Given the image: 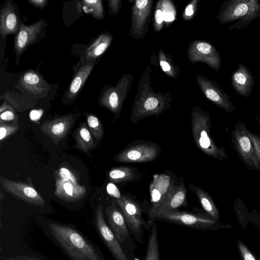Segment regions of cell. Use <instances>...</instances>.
<instances>
[{
	"mask_svg": "<svg viewBox=\"0 0 260 260\" xmlns=\"http://www.w3.org/2000/svg\"><path fill=\"white\" fill-rule=\"evenodd\" d=\"M160 65L164 71H168L171 69L170 64L166 61H161L160 62Z\"/></svg>",
	"mask_w": 260,
	"mask_h": 260,
	"instance_id": "ab89813d",
	"label": "cell"
},
{
	"mask_svg": "<svg viewBox=\"0 0 260 260\" xmlns=\"http://www.w3.org/2000/svg\"><path fill=\"white\" fill-rule=\"evenodd\" d=\"M21 24L18 16L10 2L2 9L0 14V35L6 38L9 35H16Z\"/></svg>",
	"mask_w": 260,
	"mask_h": 260,
	"instance_id": "ac0fdd59",
	"label": "cell"
},
{
	"mask_svg": "<svg viewBox=\"0 0 260 260\" xmlns=\"http://www.w3.org/2000/svg\"><path fill=\"white\" fill-rule=\"evenodd\" d=\"M186 193L184 178L181 177L179 185H175L157 209L153 212H149V217L158 212L176 211L184 206L186 202Z\"/></svg>",
	"mask_w": 260,
	"mask_h": 260,
	"instance_id": "5bb4252c",
	"label": "cell"
},
{
	"mask_svg": "<svg viewBox=\"0 0 260 260\" xmlns=\"http://www.w3.org/2000/svg\"><path fill=\"white\" fill-rule=\"evenodd\" d=\"M94 223L100 237L115 259L128 260L120 243L105 220L101 204L95 210Z\"/></svg>",
	"mask_w": 260,
	"mask_h": 260,
	"instance_id": "ba28073f",
	"label": "cell"
},
{
	"mask_svg": "<svg viewBox=\"0 0 260 260\" xmlns=\"http://www.w3.org/2000/svg\"><path fill=\"white\" fill-rule=\"evenodd\" d=\"M86 192V188L79 184L64 181L59 177L56 179L54 193L64 201H79L83 198Z\"/></svg>",
	"mask_w": 260,
	"mask_h": 260,
	"instance_id": "e0dca14e",
	"label": "cell"
},
{
	"mask_svg": "<svg viewBox=\"0 0 260 260\" xmlns=\"http://www.w3.org/2000/svg\"><path fill=\"white\" fill-rule=\"evenodd\" d=\"M75 115L68 114L51 120L45 121L40 126V130L54 144H58L65 138L71 129L76 119Z\"/></svg>",
	"mask_w": 260,
	"mask_h": 260,
	"instance_id": "30bf717a",
	"label": "cell"
},
{
	"mask_svg": "<svg viewBox=\"0 0 260 260\" xmlns=\"http://www.w3.org/2000/svg\"><path fill=\"white\" fill-rule=\"evenodd\" d=\"M42 111L40 110H34L30 113V118L31 120H38L42 115Z\"/></svg>",
	"mask_w": 260,
	"mask_h": 260,
	"instance_id": "d590c367",
	"label": "cell"
},
{
	"mask_svg": "<svg viewBox=\"0 0 260 260\" xmlns=\"http://www.w3.org/2000/svg\"><path fill=\"white\" fill-rule=\"evenodd\" d=\"M189 186L190 189L197 196L202 206L208 215L215 220L218 219L219 211L209 193L201 188L192 184H190Z\"/></svg>",
	"mask_w": 260,
	"mask_h": 260,
	"instance_id": "7402d4cb",
	"label": "cell"
},
{
	"mask_svg": "<svg viewBox=\"0 0 260 260\" xmlns=\"http://www.w3.org/2000/svg\"><path fill=\"white\" fill-rule=\"evenodd\" d=\"M1 120L5 121H15L18 120V116L14 109L6 103H3L0 108Z\"/></svg>",
	"mask_w": 260,
	"mask_h": 260,
	"instance_id": "f1b7e54d",
	"label": "cell"
},
{
	"mask_svg": "<svg viewBox=\"0 0 260 260\" xmlns=\"http://www.w3.org/2000/svg\"><path fill=\"white\" fill-rule=\"evenodd\" d=\"M111 40V37L106 34H102L95 39L85 50L81 65L93 63L107 49Z\"/></svg>",
	"mask_w": 260,
	"mask_h": 260,
	"instance_id": "ffe728a7",
	"label": "cell"
},
{
	"mask_svg": "<svg viewBox=\"0 0 260 260\" xmlns=\"http://www.w3.org/2000/svg\"><path fill=\"white\" fill-rule=\"evenodd\" d=\"M144 260H159L157 230L155 224H153L151 226Z\"/></svg>",
	"mask_w": 260,
	"mask_h": 260,
	"instance_id": "484cf974",
	"label": "cell"
},
{
	"mask_svg": "<svg viewBox=\"0 0 260 260\" xmlns=\"http://www.w3.org/2000/svg\"><path fill=\"white\" fill-rule=\"evenodd\" d=\"M21 86L27 92L37 95L46 93L50 86L43 77L37 72L28 71L19 78Z\"/></svg>",
	"mask_w": 260,
	"mask_h": 260,
	"instance_id": "d6986e66",
	"label": "cell"
},
{
	"mask_svg": "<svg viewBox=\"0 0 260 260\" xmlns=\"http://www.w3.org/2000/svg\"><path fill=\"white\" fill-rule=\"evenodd\" d=\"M43 26V20L40 19L29 25L21 24L19 32L14 38V49L19 57L30 45L40 38Z\"/></svg>",
	"mask_w": 260,
	"mask_h": 260,
	"instance_id": "7c38bea8",
	"label": "cell"
},
{
	"mask_svg": "<svg viewBox=\"0 0 260 260\" xmlns=\"http://www.w3.org/2000/svg\"><path fill=\"white\" fill-rule=\"evenodd\" d=\"M249 134L253 142L256 152V157L260 166V136L252 133L250 131Z\"/></svg>",
	"mask_w": 260,
	"mask_h": 260,
	"instance_id": "d6a6232c",
	"label": "cell"
},
{
	"mask_svg": "<svg viewBox=\"0 0 260 260\" xmlns=\"http://www.w3.org/2000/svg\"><path fill=\"white\" fill-rule=\"evenodd\" d=\"M77 9L90 15L97 19L104 17L102 1L101 0H83L77 2Z\"/></svg>",
	"mask_w": 260,
	"mask_h": 260,
	"instance_id": "cb8c5ba5",
	"label": "cell"
},
{
	"mask_svg": "<svg viewBox=\"0 0 260 260\" xmlns=\"http://www.w3.org/2000/svg\"><path fill=\"white\" fill-rule=\"evenodd\" d=\"M59 178L61 179L70 182L75 184H78L76 177L68 169L66 168H61L58 171Z\"/></svg>",
	"mask_w": 260,
	"mask_h": 260,
	"instance_id": "4dcf8cb0",
	"label": "cell"
},
{
	"mask_svg": "<svg viewBox=\"0 0 260 260\" xmlns=\"http://www.w3.org/2000/svg\"><path fill=\"white\" fill-rule=\"evenodd\" d=\"M149 218L151 221L159 220L196 229L211 228L216 223V220L208 215L177 210L156 213L149 217Z\"/></svg>",
	"mask_w": 260,
	"mask_h": 260,
	"instance_id": "8992f818",
	"label": "cell"
},
{
	"mask_svg": "<svg viewBox=\"0 0 260 260\" xmlns=\"http://www.w3.org/2000/svg\"><path fill=\"white\" fill-rule=\"evenodd\" d=\"M160 153L157 144L148 141H139L127 145L114 158L121 163L147 162L156 159Z\"/></svg>",
	"mask_w": 260,
	"mask_h": 260,
	"instance_id": "5b68a950",
	"label": "cell"
},
{
	"mask_svg": "<svg viewBox=\"0 0 260 260\" xmlns=\"http://www.w3.org/2000/svg\"><path fill=\"white\" fill-rule=\"evenodd\" d=\"M19 129L17 125L8 124L4 122L0 121V140H5L15 134Z\"/></svg>",
	"mask_w": 260,
	"mask_h": 260,
	"instance_id": "f546056e",
	"label": "cell"
},
{
	"mask_svg": "<svg viewBox=\"0 0 260 260\" xmlns=\"http://www.w3.org/2000/svg\"><path fill=\"white\" fill-rule=\"evenodd\" d=\"M88 127L92 136L99 140L104 136V127L100 120L94 115L87 113L85 114Z\"/></svg>",
	"mask_w": 260,
	"mask_h": 260,
	"instance_id": "4316f807",
	"label": "cell"
},
{
	"mask_svg": "<svg viewBox=\"0 0 260 260\" xmlns=\"http://www.w3.org/2000/svg\"><path fill=\"white\" fill-rule=\"evenodd\" d=\"M148 1L147 0H138L136 1V6L139 8L142 9L146 7Z\"/></svg>",
	"mask_w": 260,
	"mask_h": 260,
	"instance_id": "74e56055",
	"label": "cell"
},
{
	"mask_svg": "<svg viewBox=\"0 0 260 260\" xmlns=\"http://www.w3.org/2000/svg\"><path fill=\"white\" fill-rule=\"evenodd\" d=\"M249 130L238 120L231 133L232 145L238 155L249 169L260 171L253 142Z\"/></svg>",
	"mask_w": 260,
	"mask_h": 260,
	"instance_id": "277c9868",
	"label": "cell"
},
{
	"mask_svg": "<svg viewBox=\"0 0 260 260\" xmlns=\"http://www.w3.org/2000/svg\"><path fill=\"white\" fill-rule=\"evenodd\" d=\"M115 200L106 208L108 225L120 243H123L128 236L127 225L121 211L117 206Z\"/></svg>",
	"mask_w": 260,
	"mask_h": 260,
	"instance_id": "4fadbf2b",
	"label": "cell"
},
{
	"mask_svg": "<svg viewBox=\"0 0 260 260\" xmlns=\"http://www.w3.org/2000/svg\"><path fill=\"white\" fill-rule=\"evenodd\" d=\"M164 20L166 21H172L174 19V16L171 12H167L164 14Z\"/></svg>",
	"mask_w": 260,
	"mask_h": 260,
	"instance_id": "f35d334b",
	"label": "cell"
},
{
	"mask_svg": "<svg viewBox=\"0 0 260 260\" xmlns=\"http://www.w3.org/2000/svg\"><path fill=\"white\" fill-rule=\"evenodd\" d=\"M28 2L39 9H44L47 5V0H28Z\"/></svg>",
	"mask_w": 260,
	"mask_h": 260,
	"instance_id": "836d02e7",
	"label": "cell"
},
{
	"mask_svg": "<svg viewBox=\"0 0 260 260\" xmlns=\"http://www.w3.org/2000/svg\"><path fill=\"white\" fill-rule=\"evenodd\" d=\"M125 218L127 226L135 235L140 238L142 226L146 224L142 217L140 206L129 197L121 196L119 198L115 199Z\"/></svg>",
	"mask_w": 260,
	"mask_h": 260,
	"instance_id": "9c48e42d",
	"label": "cell"
},
{
	"mask_svg": "<svg viewBox=\"0 0 260 260\" xmlns=\"http://www.w3.org/2000/svg\"><path fill=\"white\" fill-rule=\"evenodd\" d=\"M6 260H43L39 257L29 256L18 255L15 257H9Z\"/></svg>",
	"mask_w": 260,
	"mask_h": 260,
	"instance_id": "e575fe53",
	"label": "cell"
},
{
	"mask_svg": "<svg viewBox=\"0 0 260 260\" xmlns=\"http://www.w3.org/2000/svg\"><path fill=\"white\" fill-rule=\"evenodd\" d=\"M202 89L205 96L214 104L225 111L232 113L235 107L229 96L214 81L204 79Z\"/></svg>",
	"mask_w": 260,
	"mask_h": 260,
	"instance_id": "2e32d148",
	"label": "cell"
},
{
	"mask_svg": "<svg viewBox=\"0 0 260 260\" xmlns=\"http://www.w3.org/2000/svg\"><path fill=\"white\" fill-rule=\"evenodd\" d=\"M3 189L14 197L31 205L44 207L45 201L38 191L31 185L21 181L0 177Z\"/></svg>",
	"mask_w": 260,
	"mask_h": 260,
	"instance_id": "52a82bcc",
	"label": "cell"
},
{
	"mask_svg": "<svg viewBox=\"0 0 260 260\" xmlns=\"http://www.w3.org/2000/svg\"><path fill=\"white\" fill-rule=\"evenodd\" d=\"M40 226L71 260H104L98 247L73 226L52 220Z\"/></svg>",
	"mask_w": 260,
	"mask_h": 260,
	"instance_id": "6da1fadb",
	"label": "cell"
},
{
	"mask_svg": "<svg viewBox=\"0 0 260 260\" xmlns=\"http://www.w3.org/2000/svg\"><path fill=\"white\" fill-rule=\"evenodd\" d=\"M94 67L93 63H89L79 67L69 86L67 92L68 98L73 99L78 95Z\"/></svg>",
	"mask_w": 260,
	"mask_h": 260,
	"instance_id": "44dd1931",
	"label": "cell"
},
{
	"mask_svg": "<svg viewBox=\"0 0 260 260\" xmlns=\"http://www.w3.org/2000/svg\"><path fill=\"white\" fill-rule=\"evenodd\" d=\"M260 17L258 0H226L222 5L217 18L221 24L237 21L229 29L246 28L254 19Z\"/></svg>",
	"mask_w": 260,
	"mask_h": 260,
	"instance_id": "7a4b0ae2",
	"label": "cell"
},
{
	"mask_svg": "<svg viewBox=\"0 0 260 260\" xmlns=\"http://www.w3.org/2000/svg\"><path fill=\"white\" fill-rule=\"evenodd\" d=\"M238 248L243 260H256L253 255L241 241L238 242Z\"/></svg>",
	"mask_w": 260,
	"mask_h": 260,
	"instance_id": "1f68e13d",
	"label": "cell"
},
{
	"mask_svg": "<svg viewBox=\"0 0 260 260\" xmlns=\"http://www.w3.org/2000/svg\"><path fill=\"white\" fill-rule=\"evenodd\" d=\"M136 172L132 167L121 166L112 168L108 172L109 180L115 183L128 182L136 177Z\"/></svg>",
	"mask_w": 260,
	"mask_h": 260,
	"instance_id": "d4e9b609",
	"label": "cell"
},
{
	"mask_svg": "<svg viewBox=\"0 0 260 260\" xmlns=\"http://www.w3.org/2000/svg\"><path fill=\"white\" fill-rule=\"evenodd\" d=\"M254 84L252 72L245 64L239 63L238 69L231 77V85L239 95L248 98L251 93Z\"/></svg>",
	"mask_w": 260,
	"mask_h": 260,
	"instance_id": "9a60e30c",
	"label": "cell"
},
{
	"mask_svg": "<svg viewBox=\"0 0 260 260\" xmlns=\"http://www.w3.org/2000/svg\"><path fill=\"white\" fill-rule=\"evenodd\" d=\"M193 13V6L192 5H188L185 9V15L190 16Z\"/></svg>",
	"mask_w": 260,
	"mask_h": 260,
	"instance_id": "60d3db41",
	"label": "cell"
},
{
	"mask_svg": "<svg viewBox=\"0 0 260 260\" xmlns=\"http://www.w3.org/2000/svg\"><path fill=\"white\" fill-rule=\"evenodd\" d=\"M155 20L158 24H160L164 20V14L161 10H157L156 11Z\"/></svg>",
	"mask_w": 260,
	"mask_h": 260,
	"instance_id": "8d00e7d4",
	"label": "cell"
},
{
	"mask_svg": "<svg viewBox=\"0 0 260 260\" xmlns=\"http://www.w3.org/2000/svg\"><path fill=\"white\" fill-rule=\"evenodd\" d=\"M174 182L171 176L164 173L155 174L149 185V193L152 206L149 212L155 211L173 187Z\"/></svg>",
	"mask_w": 260,
	"mask_h": 260,
	"instance_id": "8fae6325",
	"label": "cell"
},
{
	"mask_svg": "<svg viewBox=\"0 0 260 260\" xmlns=\"http://www.w3.org/2000/svg\"><path fill=\"white\" fill-rule=\"evenodd\" d=\"M100 103L102 106L108 108L112 112L116 113L119 110V99L115 91L105 92L100 98Z\"/></svg>",
	"mask_w": 260,
	"mask_h": 260,
	"instance_id": "83f0119b",
	"label": "cell"
},
{
	"mask_svg": "<svg viewBox=\"0 0 260 260\" xmlns=\"http://www.w3.org/2000/svg\"><path fill=\"white\" fill-rule=\"evenodd\" d=\"M256 119H257V121H258V123H259V124L260 125V115H259V116L258 117H256Z\"/></svg>",
	"mask_w": 260,
	"mask_h": 260,
	"instance_id": "b9f144b4",
	"label": "cell"
},
{
	"mask_svg": "<svg viewBox=\"0 0 260 260\" xmlns=\"http://www.w3.org/2000/svg\"><path fill=\"white\" fill-rule=\"evenodd\" d=\"M76 145L84 153L95 147L92 136L85 122L80 124L75 135Z\"/></svg>",
	"mask_w": 260,
	"mask_h": 260,
	"instance_id": "603a6c76",
	"label": "cell"
},
{
	"mask_svg": "<svg viewBox=\"0 0 260 260\" xmlns=\"http://www.w3.org/2000/svg\"><path fill=\"white\" fill-rule=\"evenodd\" d=\"M211 124L208 113L200 109L192 112L191 131L197 147L208 156L220 160L228 159V156L224 147H218L210 135Z\"/></svg>",
	"mask_w": 260,
	"mask_h": 260,
	"instance_id": "3957f363",
	"label": "cell"
}]
</instances>
